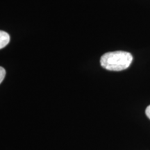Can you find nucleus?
<instances>
[{"label":"nucleus","mask_w":150,"mask_h":150,"mask_svg":"<svg viewBox=\"0 0 150 150\" xmlns=\"http://www.w3.org/2000/svg\"><path fill=\"white\" fill-rule=\"evenodd\" d=\"M133 56L129 52L116 51L104 54L100 59L102 67L110 71H122L130 66Z\"/></svg>","instance_id":"1"},{"label":"nucleus","mask_w":150,"mask_h":150,"mask_svg":"<svg viewBox=\"0 0 150 150\" xmlns=\"http://www.w3.org/2000/svg\"><path fill=\"white\" fill-rule=\"evenodd\" d=\"M145 113H146V115L148 117V118H149L150 119V105L149 106H148L147 108H146Z\"/></svg>","instance_id":"4"},{"label":"nucleus","mask_w":150,"mask_h":150,"mask_svg":"<svg viewBox=\"0 0 150 150\" xmlns=\"http://www.w3.org/2000/svg\"><path fill=\"white\" fill-rule=\"evenodd\" d=\"M6 70L2 67H0V83L3 81L5 77Z\"/></svg>","instance_id":"3"},{"label":"nucleus","mask_w":150,"mask_h":150,"mask_svg":"<svg viewBox=\"0 0 150 150\" xmlns=\"http://www.w3.org/2000/svg\"><path fill=\"white\" fill-rule=\"evenodd\" d=\"M10 42V35L3 31H0V50L5 47Z\"/></svg>","instance_id":"2"}]
</instances>
